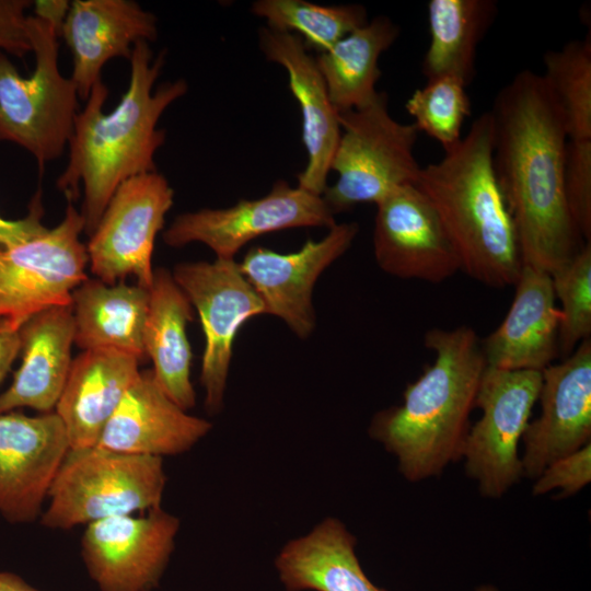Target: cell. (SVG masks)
Instances as JSON below:
<instances>
[{
  "mask_svg": "<svg viewBox=\"0 0 591 591\" xmlns=\"http://www.w3.org/2000/svg\"><path fill=\"white\" fill-rule=\"evenodd\" d=\"M493 163L513 221L522 265L553 274L583 247L564 195L568 141L542 74L518 72L497 94Z\"/></svg>",
  "mask_w": 591,
  "mask_h": 591,
  "instance_id": "cell-1",
  "label": "cell"
},
{
  "mask_svg": "<svg viewBox=\"0 0 591 591\" xmlns=\"http://www.w3.org/2000/svg\"><path fill=\"white\" fill-rule=\"evenodd\" d=\"M165 50L153 55L149 42L132 47L128 88L117 106L104 113L108 89L102 79L79 111L69 140L68 164L56 185L69 201L83 186L84 232L96 228L116 188L126 179L157 171L154 155L165 131L158 128L164 111L187 92L184 80L165 82L153 91L164 66Z\"/></svg>",
  "mask_w": 591,
  "mask_h": 591,
  "instance_id": "cell-2",
  "label": "cell"
},
{
  "mask_svg": "<svg viewBox=\"0 0 591 591\" xmlns=\"http://www.w3.org/2000/svg\"><path fill=\"white\" fill-rule=\"evenodd\" d=\"M433 362L409 383L403 403L378 412L370 438L395 456L412 483L437 477L462 459L470 415L486 360L476 332L466 325L431 328L424 337Z\"/></svg>",
  "mask_w": 591,
  "mask_h": 591,
  "instance_id": "cell-3",
  "label": "cell"
},
{
  "mask_svg": "<svg viewBox=\"0 0 591 591\" xmlns=\"http://www.w3.org/2000/svg\"><path fill=\"white\" fill-rule=\"evenodd\" d=\"M494 121L479 115L416 186L438 212L461 260V271L493 288L513 286L522 268L515 229L494 163Z\"/></svg>",
  "mask_w": 591,
  "mask_h": 591,
  "instance_id": "cell-4",
  "label": "cell"
},
{
  "mask_svg": "<svg viewBox=\"0 0 591 591\" xmlns=\"http://www.w3.org/2000/svg\"><path fill=\"white\" fill-rule=\"evenodd\" d=\"M167 477L163 459L100 445L70 449L48 493L39 522L70 530L114 515L161 507Z\"/></svg>",
  "mask_w": 591,
  "mask_h": 591,
  "instance_id": "cell-5",
  "label": "cell"
},
{
  "mask_svg": "<svg viewBox=\"0 0 591 591\" xmlns=\"http://www.w3.org/2000/svg\"><path fill=\"white\" fill-rule=\"evenodd\" d=\"M35 55L31 76L22 77L0 53V140L31 152L39 172L59 158L72 135L79 112L78 91L58 66V35L46 22L27 15Z\"/></svg>",
  "mask_w": 591,
  "mask_h": 591,
  "instance_id": "cell-6",
  "label": "cell"
},
{
  "mask_svg": "<svg viewBox=\"0 0 591 591\" xmlns=\"http://www.w3.org/2000/svg\"><path fill=\"white\" fill-rule=\"evenodd\" d=\"M385 92L367 106L339 113L340 138L331 171L337 179L322 194L335 216L357 204H378L404 185H416L419 172L414 149L418 129L394 119Z\"/></svg>",
  "mask_w": 591,
  "mask_h": 591,
  "instance_id": "cell-7",
  "label": "cell"
},
{
  "mask_svg": "<svg viewBox=\"0 0 591 591\" xmlns=\"http://www.w3.org/2000/svg\"><path fill=\"white\" fill-rule=\"evenodd\" d=\"M541 384L538 371L486 367L475 403L482 415L470 426L462 449L465 473L483 497L499 499L523 477L519 444Z\"/></svg>",
  "mask_w": 591,
  "mask_h": 591,
  "instance_id": "cell-8",
  "label": "cell"
},
{
  "mask_svg": "<svg viewBox=\"0 0 591 591\" xmlns=\"http://www.w3.org/2000/svg\"><path fill=\"white\" fill-rule=\"evenodd\" d=\"M84 220L71 201L63 219L23 244L0 248V318L18 329L28 318L71 304L74 289L88 279Z\"/></svg>",
  "mask_w": 591,
  "mask_h": 591,
  "instance_id": "cell-9",
  "label": "cell"
},
{
  "mask_svg": "<svg viewBox=\"0 0 591 591\" xmlns=\"http://www.w3.org/2000/svg\"><path fill=\"white\" fill-rule=\"evenodd\" d=\"M173 201L174 190L158 171L124 181L85 245L94 276L105 283L135 276L138 285L149 288L155 237Z\"/></svg>",
  "mask_w": 591,
  "mask_h": 591,
  "instance_id": "cell-10",
  "label": "cell"
},
{
  "mask_svg": "<svg viewBox=\"0 0 591 591\" xmlns=\"http://www.w3.org/2000/svg\"><path fill=\"white\" fill-rule=\"evenodd\" d=\"M172 276L200 318V383L205 408L215 415L223 407L236 334L248 318L264 314V306L234 259L181 263Z\"/></svg>",
  "mask_w": 591,
  "mask_h": 591,
  "instance_id": "cell-11",
  "label": "cell"
},
{
  "mask_svg": "<svg viewBox=\"0 0 591 591\" xmlns=\"http://www.w3.org/2000/svg\"><path fill=\"white\" fill-rule=\"evenodd\" d=\"M181 520L162 507L85 525L81 556L100 591H153L175 549Z\"/></svg>",
  "mask_w": 591,
  "mask_h": 591,
  "instance_id": "cell-12",
  "label": "cell"
},
{
  "mask_svg": "<svg viewBox=\"0 0 591 591\" xmlns=\"http://www.w3.org/2000/svg\"><path fill=\"white\" fill-rule=\"evenodd\" d=\"M335 224L321 195L280 179L264 197L241 199L228 208L178 215L163 232V241L172 247L199 242L211 248L217 258L234 259L257 236L291 228L331 229Z\"/></svg>",
  "mask_w": 591,
  "mask_h": 591,
  "instance_id": "cell-13",
  "label": "cell"
},
{
  "mask_svg": "<svg viewBox=\"0 0 591 591\" xmlns=\"http://www.w3.org/2000/svg\"><path fill=\"white\" fill-rule=\"evenodd\" d=\"M373 253L384 273L401 279L440 283L461 271L438 212L416 185L401 186L376 204Z\"/></svg>",
  "mask_w": 591,
  "mask_h": 591,
  "instance_id": "cell-14",
  "label": "cell"
},
{
  "mask_svg": "<svg viewBox=\"0 0 591 591\" xmlns=\"http://www.w3.org/2000/svg\"><path fill=\"white\" fill-rule=\"evenodd\" d=\"M55 412L0 414V515L11 524L39 519L48 493L70 450Z\"/></svg>",
  "mask_w": 591,
  "mask_h": 591,
  "instance_id": "cell-15",
  "label": "cell"
},
{
  "mask_svg": "<svg viewBox=\"0 0 591 591\" xmlns=\"http://www.w3.org/2000/svg\"><path fill=\"white\" fill-rule=\"evenodd\" d=\"M358 223H336L321 240H309L297 252L277 253L255 246L239 263L243 276L260 299L264 313L282 320L301 339L316 325L313 289L321 274L352 244Z\"/></svg>",
  "mask_w": 591,
  "mask_h": 591,
  "instance_id": "cell-16",
  "label": "cell"
},
{
  "mask_svg": "<svg viewBox=\"0 0 591 591\" xmlns=\"http://www.w3.org/2000/svg\"><path fill=\"white\" fill-rule=\"evenodd\" d=\"M541 373V412L522 438L523 477L532 479L556 460L591 443V339Z\"/></svg>",
  "mask_w": 591,
  "mask_h": 591,
  "instance_id": "cell-17",
  "label": "cell"
},
{
  "mask_svg": "<svg viewBox=\"0 0 591 591\" xmlns=\"http://www.w3.org/2000/svg\"><path fill=\"white\" fill-rule=\"evenodd\" d=\"M212 429L179 407L152 370L140 371L108 419L97 445L129 454L173 456L193 449Z\"/></svg>",
  "mask_w": 591,
  "mask_h": 591,
  "instance_id": "cell-18",
  "label": "cell"
},
{
  "mask_svg": "<svg viewBox=\"0 0 591 591\" xmlns=\"http://www.w3.org/2000/svg\"><path fill=\"white\" fill-rule=\"evenodd\" d=\"M258 39L265 57L287 71L289 88L300 105L308 163L298 175V187L322 196L341 134L339 114L315 58L298 35L262 27Z\"/></svg>",
  "mask_w": 591,
  "mask_h": 591,
  "instance_id": "cell-19",
  "label": "cell"
},
{
  "mask_svg": "<svg viewBox=\"0 0 591 591\" xmlns=\"http://www.w3.org/2000/svg\"><path fill=\"white\" fill-rule=\"evenodd\" d=\"M61 36L72 54L70 79L85 101L108 60L129 59L136 43L155 40L158 21L131 0H74Z\"/></svg>",
  "mask_w": 591,
  "mask_h": 591,
  "instance_id": "cell-20",
  "label": "cell"
},
{
  "mask_svg": "<svg viewBox=\"0 0 591 591\" xmlns=\"http://www.w3.org/2000/svg\"><path fill=\"white\" fill-rule=\"evenodd\" d=\"M510 309L482 344L486 366L509 371H538L558 351L559 310L551 275L522 265Z\"/></svg>",
  "mask_w": 591,
  "mask_h": 591,
  "instance_id": "cell-21",
  "label": "cell"
},
{
  "mask_svg": "<svg viewBox=\"0 0 591 591\" xmlns=\"http://www.w3.org/2000/svg\"><path fill=\"white\" fill-rule=\"evenodd\" d=\"M139 360L115 349L83 350L71 368L55 407L70 448L97 445L105 425L139 375Z\"/></svg>",
  "mask_w": 591,
  "mask_h": 591,
  "instance_id": "cell-22",
  "label": "cell"
},
{
  "mask_svg": "<svg viewBox=\"0 0 591 591\" xmlns=\"http://www.w3.org/2000/svg\"><path fill=\"white\" fill-rule=\"evenodd\" d=\"M22 363L10 386L0 393V414L28 407L50 413L67 381L74 344L70 305L47 309L19 328Z\"/></svg>",
  "mask_w": 591,
  "mask_h": 591,
  "instance_id": "cell-23",
  "label": "cell"
},
{
  "mask_svg": "<svg viewBox=\"0 0 591 591\" xmlns=\"http://www.w3.org/2000/svg\"><path fill=\"white\" fill-rule=\"evenodd\" d=\"M356 545L347 525L329 515L288 541L275 558V568L288 591H387L364 573Z\"/></svg>",
  "mask_w": 591,
  "mask_h": 591,
  "instance_id": "cell-24",
  "label": "cell"
},
{
  "mask_svg": "<svg viewBox=\"0 0 591 591\" xmlns=\"http://www.w3.org/2000/svg\"><path fill=\"white\" fill-rule=\"evenodd\" d=\"M194 308L165 268L153 271L143 328V349L153 363V375L163 391L183 409L193 408L196 393L190 380L192 347L187 323Z\"/></svg>",
  "mask_w": 591,
  "mask_h": 591,
  "instance_id": "cell-25",
  "label": "cell"
},
{
  "mask_svg": "<svg viewBox=\"0 0 591 591\" xmlns=\"http://www.w3.org/2000/svg\"><path fill=\"white\" fill-rule=\"evenodd\" d=\"M148 306L149 288L85 279L71 294L74 344L83 350H119L142 361Z\"/></svg>",
  "mask_w": 591,
  "mask_h": 591,
  "instance_id": "cell-26",
  "label": "cell"
},
{
  "mask_svg": "<svg viewBox=\"0 0 591 591\" xmlns=\"http://www.w3.org/2000/svg\"><path fill=\"white\" fill-rule=\"evenodd\" d=\"M399 35V27L379 15L315 58L329 100L339 113L362 108L379 94L380 56Z\"/></svg>",
  "mask_w": 591,
  "mask_h": 591,
  "instance_id": "cell-27",
  "label": "cell"
},
{
  "mask_svg": "<svg viewBox=\"0 0 591 591\" xmlns=\"http://www.w3.org/2000/svg\"><path fill=\"white\" fill-rule=\"evenodd\" d=\"M498 13L494 0H430L429 45L421 63L427 81L454 77L467 86L476 74L479 43Z\"/></svg>",
  "mask_w": 591,
  "mask_h": 591,
  "instance_id": "cell-28",
  "label": "cell"
},
{
  "mask_svg": "<svg viewBox=\"0 0 591 591\" xmlns=\"http://www.w3.org/2000/svg\"><path fill=\"white\" fill-rule=\"evenodd\" d=\"M252 12L266 20L267 27L298 35L305 47L320 54L368 22L361 4L320 5L303 0H258Z\"/></svg>",
  "mask_w": 591,
  "mask_h": 591,
  "instance_id": "cell-29",
  "label": "cell"
},
{
  "mask_svg": "<svg viewBox=\"0 0 591 591\" xmlns=\"http://www.w3.org/2000/svg\"><path fill=\"white\" fill-rule=\"evenodd\" d=\"M543 76L564 116L568 140H591V39H572L544 57Z\"/></svg>",
  "mask_w": 591,
  "mask_h": 591,
  "instance_id": "cell-30",
  "label": "cell"
},
{
  "mask_svg": "<svg viewBox=\"0 0 591 591\" xmlns=\"http://www.w3.org/2000/svg\"><path fill=\"white\" fill-rule=\"evenodd\" d=\"M418 131L437 140L444 151L462 139V126L471 114V100L466 85L454 77L427 81L405 104Z\"/></svg>",
  "mask_w": 591,
  "mask_h": 591,
  "instance_id": "cell-31",
  "label": "cell"
},
{
  "mask_svg": "<svg viewBox=\"0 0 591 591\" xmlns=\"http://www.w3.org/2000/svg\"><path fill=\"white\" fill-rule=\"evenodd\" d=\"M555 298L560 301L558 351L569 356L591 335V243L551 274Z\"/></svg>",
  "mask_w": 591,
  "mask_h": 591,
  "instance_id": "cell-32",
  "label": "cell"
},
{
  "mask_svg": "<svg viewBox=\"0 0 591 591\" xmlns=\"http://www.w3.org/2000/svg\"><path fill=\"white\" fill-rule=\"evenodd\" d=\"M564 195L581 237L591 241V140H568L564 160Z\"/></svg>",
  "mask_w": 591,
  "mask_h": 591,
  "instance_id": "cell-33",
  "label": "cell"
},
{
  "mask_svg": "<svg viewBox=\"0 0 591 591\" xmlns=\"http://www.w3.org/2000/svg\"><path fill=\"white\" fill-rule=\"evenodd\" d=\"M533 496L558 490L557 498L578 494L591 482V443L549 464L535 479Z\"/></svg>",
  "mask_w": 591,
  "mask_h": 591,
  "instance_id": "cell-34",
  "label": "cell"
},
{
  "mask_svg": "<svg viewBox=\"0 0 591 591\" xmlns=\"http://www.w3.org/2000/svg\"><path fill=\"white\" fill-rule=\"evenodd\" d=\"M32 3L27 0H0V49L19 58L32 51L25 15Z\"/></svg>",
  "mask_w": 591,
  "mask_h": 591,
  "instance_id": "cell-35",
  "label": "cell"
},
{
  "mask_svg": "<svg viewBox=\"0 0 591 591\" xmlns=\"http://www.w3.org/2000/svg\"><path fill=\"white\" fill-rule=\"evenodd\" d=\"M40 190L34 196L28 213L19 220H8L0 216V248L13 247L28 242L48 229L43 224Z\"/></svg>",
  "mask_w": 591,
  "mask_h": 591,
  "instance_id": "cell-36",
  "label": "cell"
},
{
  "mask_svg": "<svg viewBox=\"0 0 591 591\" xmlns=\"http://www.w3.org/2000/svg\"><path fill=\"white\" fill-rule=\"evenodd\" d=\"M21 350L19 329L0 318V384Z\"/></svg>",
  "mask_w": 591,
  "mask_h": 591,
  "instance_id": "cell-37",
  "label": "cell"
},
{
  "mask_svg": "<svg viewBox=\"0 0 591 591\" xmlns=\"http://www.w3.org/2000/svg\"><path fill=\"white\" fill-rule=\"evenodd\" d=\"M34 4V16L49 24L60 36L70 2L67 0H37Z\"/></svg>",
  "mask_w": 591,
  "mask_h": 591,
  "instance_id": "cell-38",
  "label": "cell"
},
{
  "mask_svg": "<svg viewBox=\"0 0 591 591\" xmlns=\"http://www.w3.org/2000/svg\"><path fill=\"white\" fill-rule=\"evenodd\" d=\"M0 591H39L20 576L0 571Z\"/></svg>",
  "mask_w": 591,
  "mask_h": 591,
  "instance_id": "cell-39",
  "label": "cell"
},
{
  "mask_svg": "<svg viewBox=\"0 0 591 591\" xmlns=\"http://www.w3.org/2000/svg\"><path fill=\"white\" fill-rule=\"evenodd\" d=\"M476 591H500L498 588L491 584L479 586Z\"/></svg>",
  "mask_w": 591,
  "mask_h": 591,
  "instance_id": "cell-40",
  "label": "cell"
}]
</instances>
